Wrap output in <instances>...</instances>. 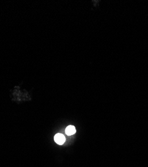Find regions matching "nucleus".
Here are the masks:
<instances>
[{"instance_id": "nucleus-1", "label": "nucleus", "mask_w": 148, "mask_h": 167, "mask_svg": "<svg viewBox=\"0 0 148 167\" xmlns=\"http://www.w3.org/2000/svg\"><path fill=\"white\" fill-rule=\"evenodd\" d=\"M54 141H55L57 144L61 145H63V144L65 142L66 138L62 134H57L54 137Z\"/></svg>"}, {"instance_id": "nucleus-2", "label": "nucleus", "mask_w": 148, "mask_h": 167, "mask_svg": "<svg viewBox=\"0 0 148 167\" xmlns=\"http://www.w3.org/2000/svg\"><path fill=\"white\" fill-rule=\"evenodd\" d=\"M75 132H76V130H75V128L74 126H67L66 129V133L68 136L74 134L75 133Z\"/></svg>"}]
</instances>
